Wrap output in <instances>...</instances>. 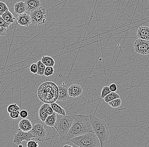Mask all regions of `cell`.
<instances>
[{
	"mask_svg": "<svg viewBox=\"0 0 149 147\" xmlns=\"http://www.w3.org/2000/svg\"><path fill=\"white\" fill-rule=\"evenodd\" d=\"M92 115L74 114L72 124L63 140H67L90 132H93L91 121Z\"/></svg>",
	"mask_w": 149,
	"mask_h": 147,
	"instance_id": "obj_1",
	"label": "cell"
},
{
	"mask_svg": "<svg viewBox=\"0 0 149 147\" xmlns=\"http://www.w3.org/2000/svg\"><path fill=\"white\" fill-rule=\"evenodd\" d=\"M37 95L39 99L43 103L49 105L54 103L58 99V86L53 82H45L38 87Z\"/></svg>",
	"mask_w": 149,
	"mask_h": 147,
	"instance_id": "obj_2",
	"label": "cell"
},
{
	"mask_svg": "<svg viewBox=\"0 0 149 147\" xmlns=\"http://www.w3.org/2000/svg\"><path fill=\"white\" fill-rule=\"evenodd\" d=\"M91 124L93 132L99 140L100 147H103L109 139V127L103 120L98 118L95 117V115L92 116Z\"/></svg>",
	"mask_w": 149,
	"mask_h": 147,
	"instance_id": "obj_3",
	"label": "cell"
},
{
	"mask_svg": "<svg viewBox=\"0 0 149 147\" xmlns=\"http://www.w3.org/2000/svg\"><path fill=\"white\" fill-rule=\"evenodd\" d=\"M56 121L54 127L58 133L61 141L64 140L72 124L74 115H61L56 114Z\"/></svg>",
	"mask_w": 149,
	"mask_h": 147,
	"instance_id": "obj_4",
	"label": "cell"
},
{
	"mask_svg": "<svg viewBox=\"0 0 149 147\" xmlns=\"http://www.w3.org/2000/svg\"><path fill=\"white\" fill-rule=\"evenodd\" d=\"M68 142H72L80 147H95L100 142L97 137L93 132H90L72 138L67 140Z\"/></svg>",
	"mask_w": 149,
	"mask_h": 147,
	"instance_id": "obj_5",
	"label": "cell"
},
{
	"mask_svg": "<svg viewBox=\"0 0 149 147\" xmlns=\"http://www.w3.org/2000/svg\"><path fill=\"white\" fill-rule=\"evenodd\" d=\"M48 10L41 6L37 10L31 13V24L33 26L42 25L46 23L47 13Z\"/></svg>",
	"mask_w": 149,
	"mask_h": 147,
	"instance_id": "obj_6",
	"label": "cell"
},
{
	"mask_svg": "<svg viewBox=\"0 0 149 147\" xmlns=\"http://www.w3.org/2000/svg\"><path fill=\"white\" fill-rule=\"evenodd\" d=\"M30 132L33 137L38 141L43 142L46 140V131L43 124L37 123L33 125Z\"/></svg>",
	"mask_w": 149,
	"mask_h": 147,
	"instance_id": "obj_7",
	"label": "cell"
},
{
	"mask_svg": "<svg viewBox=\"0 0 149 147\" xmlns=\"http://www.w3.org/2000/svg\"><path fill=\"white\" fill-rule=\"evenodd\" d=\"M135 52L140 54H149V40L138 39L134 44Z\"/></svg>",
	"mask_w": 149,
	"mask_h": 147,
	"instance_id": "obj_8",
	"label": "cell"
},
{
	"mask_svg": "<svg viewBox=\"0 0 149 147\" xmlns=\"http://www.w3.org/2000/svg\"><path fill=\"white\" fill-rule=\"evenodd\" d=\"M33 137L30 131L28 132H23L22 130L19 129L17 132L15 134L13 139L14 144L18 146L21 144L23 141L28 142Z\"/></svg>",
	"mask_w": 149,
	"mask_h": 147,
	"instance_id": "obj_9",
	"label": "cell"
},
{
	"mask_svg": "<svg viewBox=\"0 0 149 147\" xmlns=\"http://www.w3.org/2000/svg\"><path fill=\"white\" fill-rule=\"evenodd\" d=\"M25 7L28 12H33L41 6V2L40 0H25Z\"/></svg>",
	"mask_w": 149,
	"mask_h": 147,
	"instance_id": "obj_10",
	"label": "cell"
},
{
	"mask_svg": "<svg viewBox=\"0 0 149 147\" xmlns=\"http://www.w3.org/2000/svg\"><path fill=\"white\" fill-rule=\"evenodd\" d=\"M83 92L82 87L79 84H72L68 88L69 95L71 97H78L82 95Z\"/></svg>",
	"mask_w": 149,
	"mask_h": 147,
	"instance_id": "obj_11",
	"label": "cell"
},
{
	"mask_svg": "<svg viewBox=\"0 0 149 147\" xmlns=\"http://www.w3.org/2000/svg\"><path fill=\"white\" fill-rule=\"evenodd\" d=\"M58 100L65 101L69 99L70 96L68 94V87L66 85L58 86Z\"/></svg>",
	"mask_w": 149,
	"mask_h": 147,
	"instance_id": "obj_12",
	"label": "cell"
},
{
	"mask_svg": "<svg viewBox=\"0 0 149 147\" xmlns=\"http://www.w3.org/2000/svg\"><path fill=\"white\" fill-rule=\"evenodd\" d=\"M17 24L23 26H29L31 24V18L30 15L26 13L19 15L17 17Z\"/></svg>",
	"mask_w": 149,
	"mask_h": 147,
	"instance_id": "obj_13",
	"label": "cell"
},
{
	"mask_svg": "<svg viewBox=\"0 0 149 147\" xmlns=\"http://www.w3.org/2000/svg\"><path fill=\"white\" fill-rule=\"evenodd\" d=\"M19 129L23 132H28L30 131L32 128L33 125L31 121L29 119L23 118L18 124Z\"/></svg>",
	"mask_w": 149,
	"mask_h": 147,
	"instance_id": "obj_14",
	"label": "cell"
},
{
	"mask_svg": "<svg viewBox=\"0 0 149 147\" xmlns=\"http://www.w3.org/2000/svg\"><path fill=\"white\" fill-rule=\"evenodd\" d=\"M137 36L139 39L149 40V27H139L137 32Z\"/></svg>",
	"mask_w": 149,
	"mask_h": 147,
	"instance_id": "obj_15",
	"label": "cell"
},
{
	"mask_svg": "<svg viewBox=\"0 0 149 147\" xmlns=\"http://www.w3.org/2000/svg\"><path fill=\"white\" fill-rule=\"evenodd\" d=\"M49 105V104L44 103L43 105H42L39 110L38 115H39V118L42 122L44 123L46 118L49 115L47 111V107Z\"/></svg>",
	"mask_w": 149,
	"mask_h": 147,
	"instance_id": "obj_16",
	"label": "cell"
},
{
	"mask_svg": "<svg viewBox=\"0 0 149 147\" xmlns=\"http://www.w3.org/2000/svg\"><path fill=\"white\" fill-rule=\"evenodd\" d=\"M26 11V10L24 2L19 1L14 5V11L16 14H22L25 13Z\"/></svg>",
	"mask_w": 149,
	"mask_h": 147,
	"instance_id": "obj_17",
	"label": "cell"
},
{
	"mask_svg": "<svg viewBox=\"0 0 149 147\" xmlns=\"http://www.w3.org/2000/svg\"><path fill=\"white\" fill-rule=\"evenodd\" d=\"M56 113L54 111V113L51 115H49L46 118L45 123L47 126L49 127H54L56 121Z\"/></svg>",
	"mask_w": 149,
	"mask_h": 147,
	"instance_id": "obj_18",
	"label": "cell"
},
{
	"mask_svg": "<svg viewBox=\"0 0 149 147\" xmlns=\"http://www.w3.org/2000/svg\"><path fill=\"white\" fill-rule=\"evenodd\" d=\"M50 106L53 109L54 111L55 112L56 114L64 115H67V113H66L65 109L56 102L50 104Z\"/></svg>",
	"mask_w": 149,
	"mask_h": 147,
	"instance_id": "obj_19",
	"label": "cell"
},
{
	"mask_svg": "<svg viewBox=\"0 0 149 147\" xmlns=\"http://www.w3.org/2000/svg\"><path fill=\"white\" fill-rule=\"evenodd\" d=\"M1 17L4 19L5 21L11 24L14 23V21L15 19V18L14 16V15L9 10L5 12L2 15Z\"/></svg>",
	"mask_w": 149,
	"mask_h": 147,
	"instance_id": "obj_20",
	"label": "cell"
},
{
	"mask_svg": "<svg viewBox=\"0 0 149 147\" xmlns=\"http://www.w3.org/2000/svg\"><path fill=\"white\" fill-rule=\"evenodd\" d=\"M41 61L46 66L54 67L55 64L54 59L48 56H42Z\"/></svg>",
	"mask_w": 149,
	"mask_h": 147,
	"instance_id": "obj_21",
	"label": "cell"
},
{
	"mask_svg": "<svg viewBox=\"0 0 149 147\" xmlns=\"http://www.w3.org/2000/svg\"><path fill=\"white\" fill-rule=\"evenodd\" d=\"M118 98H120V95L116 93V92H111L107 95L103 99L106 103H108L111 100Z\"/></svg>",
	"mask_w": 149,
	"mask_h": 147,
	"instance_id": "obj_22",
	"label": "cell"
},
{
	"mask_svg": "<svg viewBox=\"0 0 149 147\" xmlns=\"http://www.w3.org/2000/svg\"><path fill=\"white\" fill-rule=\"evenodd\" d=\"M37 64L38 67V71L37 74L40 76L44 75L45 70L46 66L41 61H39L37 62Z\"/></svg>",
	"mask_w": 149,
	"mask_h": 147,
	"instance_id": "obj_23",
	"label": "cell"
},
{
	"mask_svg": "<svg viewBox=\"0 0 149 147\" xmlns=\"http://www.w3.org/2000/svg\"><path fill=\"white\" fill-rule=\"evenodd\" d=\"M122 101L120 98H116L114 100H111L110 102L108 103L111 107L113 108H117L121 106Z\"/></svg>",
	"mask_w": 149,
	"mask_h": 147,
	"instance_id": "obj_24",
	"label": "cell"
},
{
	"mask_svg": "<svg viewBox=\"0 0 149 147\" xmlns=\"http://www.w3.org/2000/svg\"><path fill=\"white\" fill-rule=\"evenodd\" d=\"M7 112L8 113H11L12 111H20V108L17 104H13L8 106L7 109Z\"/></svg>",
	"mask_w": 149,
	"mask_h": 147,
	"instance_id": "obj_25",
	"label": "cell"
},
{
	"mask_svg": "<svg viewBox=\"0 0 149 147\" xmlns=\"http://www.w3.org/2000/svg\"><path fill=\"white\" fill-rule=\"evenodd\" d=\"M54 69L53 67L46 66L44 72V76L46 77L54 75Z\"/></svg>",
	"mask_w": 149,
	"mask_h": 147,
	"instance_id": "obj_26",
	"label": "cell"
},
{
	"mask_svg": "<svg viewBox=\"0 0 149 147\" xmlns=\"http://www.w3.org/2000/svg\"><path fill=\"white\" fill-rule=\"evenodd\" d=\"M8 10L9 8L7 5L3 2L0 1V16Z\"/></svg>",
	"mask_w": 149,
	"mask_h": 147,
	"instance_id": "obj_27",
	"label": "cell"
},
{
	"mask_svg": "<svg viewBox=\"0 0 149 147\" xmlns=\"http://www.w3.org/2000/svg\"><path fill=\"white\" fill-rule=\"evenodd\" d=\"M111 91L109 89V86H104L102 88V91H101V96H100V98H104V97L106 96L107 95H108V94L109 93H111Z\"/></svg>",
	"mask_w": 149,
	"mask_h": 147,
	"instance_id": "obj_28",
	"label": "cell"
},
{
	"mask_svg": "<svg viewBox=\"0 0 149 147\" xmlns=\"http://www.w3.org/2000/svg\"><path fill=\"white\" fill-rule=\"evenodd\" d=\"M30 71L31 73L33 74H37V71H38V67L37 64H32L30 67Z\"/></svg>",
	"mask_w": 149,
	"mask_h": 147,
	"instance_id": "obj_29",
	"label": "cell"
},
{
	"mask_svg": "<svg viewBox=\"0 0 149 147\" xmlns=\"http://www.w3.org/2000/svg\"><path fill=\"white\" fill-rule=\"evenodd\" d=\"M11 24L7 23L6 21H5L4 19L1 16H0V26L8 29Z\"/></svg>",
	"mask_w": 149,
	"mask_h": 147,
	"instance_id": "obj_30",
	"label": "cell"
},
{
	"mask_svg": "<svg viewBox=\"0 0 149 147\" xmlns=\"http://www.w3.org/2000/svg\"><path fill=\"white\" fill-rule=\"evenodd\" d=\"M19 112L20 111H12L11 113H9V116L12 119H17L19 116Z\"/></svg>",
	"mask_w": 149,
	"mask_h": 147,
	"instance_id": "obj_31",
	"label": "cell"
},
{
	"mask_svg": "<svg viewBox=\"0 0 149 147\" xmlns=\"http://www.w3.org/2000/svg\"><path fill=\"white\" fill-rule=\"evenodd\" d=\"M27 147H39V144L38 142L34 140H29L28 141L26 144Z\"/></svg>",
	"mask_w": 149,
	"mask_h": 147,
	"instance_id": "obj_32",
	"label": "cell"
},
{
	"mask_svg": "<svg viewBox=\"0 0 149 147\" xmlns=\"http://www.w3.org/2000/svg\"><path fill=\"white\" fill-rule=\"evenodd\" d=\"M29 116V112L26 110H22L19 112V117L22 118H26Z\"/></svg>",
	"mask_w": 149,
	"mask_h": 147,
	"instance_id": "obj_33",
	"label": "cell"
},
{
	"mask_svg": "<svg viewBox=\"0 0 149 147\" xmlns=\"http://www.w3.org/2000/svg\"><path fill=\"white\" fill-rule=\"evenodd\" d=\"M110 90L111 92H116L117 90V86L115 84L112 83L109 86Z\"/></svg>",
	"mask_w": 149,
	"mask_h": 147,
	"instance_id": "obj_34",
	"label": "cell"
},
{
	"mask_svg": "<svg viewBox=\"0 0 149 147\" xmlns=\"http://www.w3.org/2000/svg\"><path fill=\"white\" fill-rule=\"evenodd\" d=\"M7 28L0 26V36H4Z\"/></svg>",
	"mask_w": 149,
	"mask_h": 147,
	"instance_id": "obj_35",
	"label": "cell"
},
{
	"mask_svg": "<svg viewBox=\"0 0 149 147\" xmlns=\"http://www.w3.org/2000/svg\"><path fill=\"white\" fill-rule=\"evenodd\" d=\"M47 113L49 115L53 114L54 112V110L51 106H50V105H48V107H47Z\"/></svg>",
	"mask_w": 149,
	"mask_h": 147,
	"instance_id": "obj_36",
	"label": "cell"
},
{
	"mask_svg": "<svg viewBox=\"0 0 149 147\" xmlns=\"http://www.w3.org/2000/svg\"><path fill=\"white\" fill-rule=\"evenodd\" d=\"M72 147V146H70V145H65V146H63V147Z\"/></svg>",
	"mask_w": 149,
	"mask_h": 147,
	"instance_id": "obj_37",
	"label": "cell"
},
{
	"mask_svg": "<svg viewBox=\"0 0 149 147\" xmlns=\"http://www.w3.org/2000/svg\"><path fill=\"white\" fill-rule=\"evenodd\" d=\"M18 146L19 147H23V145H22V144H20V145H18Z\"/></svg>",
	"mask_w": 149,
	"mask_h": 147,
	"instance_id": "obj_38",
	"label": "cell"
}]
</instances>
